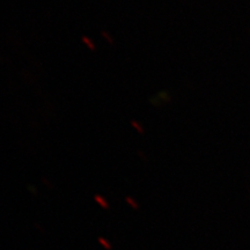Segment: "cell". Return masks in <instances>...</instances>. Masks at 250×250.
<instances>
[{"label": "cell", "mask_w": 250, "mask_h": 250, "mask_svg": "<svg viewBox=\"0 0 250 250\" xmlns=\"http://www.w3.org/2000/svg\"><path fill=\"white\" fill-rule=\"evenodd\" d=\"M100 243H101V245H102V246H104V247H105V248H107L108 250H109V249H110V245H108V243H107V242H105V240H103V239H100Z\"/></svg>", "instance_id": "cell-1"}]
</instances>
